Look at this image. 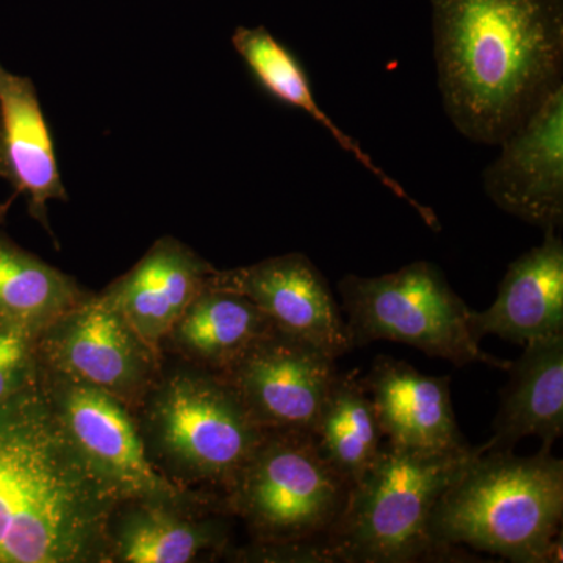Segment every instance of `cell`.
I'll return each instance as SVG.
<instances>
[{"label": "cell", "instance_id": "obj_6", "mask_svg": "<svg viewBox=\"0 0 563 563\" xmlns=\"http://www.w3.org/2000/svg\"><path fill=\"white\" fill-rule=\"evenodd\" d=\"M339 291L354 347L387 340L455 366L509 368L510 362L481 347L472 329L473 310L435 263L418 261L377 277L350 274L339 282Z\"/></svg>", "mask_w": 563, "mask_h": 563}, {"label": "cell", "instance_id": "obj_24", "mask_svg": "<svg viewBox=\"0 0 563 563\" xmlns=\"http://www.w3.org/2000/svg\"><path fill=\"white\" fill-rule=\"evenodd\" d=\"M225 558L233 562H279V563H336L328 537L296 540V542L258 543L229 551Z\"/></svg>", "mask_w": 563, "mask_h": 563}, {"label": "cell", "instance_id": "obj_8", "mask_svg": "<svg viewBox=\"0 0 563 563\" xmlns=\"http://www.w3.org/2000/svg\"><path fill=\"white\" fill-rule=\"evenodd\" d=\"M36 350L41 368L101 388L132 412L163 365L162 352L144 342L99 292L43 329Z\"/></svg>", "mask_w": 563, "mask_h": 563}, {"label": "cell", "instance_id": "obj_12", "mask_svg": "<svg viewBox=\"0 0 563 563\" xmlns=\"http://www.w3.org/2000/svg\"><path fill=\"white\" fill-rule=\"evenodd\" d=\"M207 287L244 296L277 331L313 344L335 361L354 347L328 280L301 252L239 268L214 269Z\"/></svg>", "mask_w": 563, "mask_h": 563}, {"label": "cell", "instance_id": "obj_13", "mask_svg": "<svg viewBox=\"0 0 563 563\" xmlns=\"http://www.w3.org/2000/svg\"><path fill=\"white\" fill-rule=\"evenodd\" d=\"M484 169L485 195L496 207L544 231L563 222V87L498 144Z\"/></svg>", "mask_w": 563, "mask_h": 563}, {"label": "cell", "instance_id": "obj_22", "mask_svg": "<svg viewBox=\"0 0 563 563\" xmlns=\"http://www.w3.org/2000/svg\"><path fill=\"white\" fill-rule=\"evenodd\" d=\"M320 453L351 487L383 450L372 396L357 374H336L313 431Z\"/></svg>", "mask_w": 563, "mask_h": 563}, {"label": "cell", "instance_id": "obj_25", "mask_svg": "<svg viewBox=\"0 0 563 563\" xmlns=\"http://www.w3.org/2000/svg\"><path fill=\"white\" fill-rule=\"evenodd\" d=\"M0 179H7L5 165H3L2 147H0Z\"/></svg>", "mask_w": 563, "mask_h": 563}, {"label": "cell", "instance_id": "obj_18", "mask_svg": "<svg viewBox=\"0 0 563 563\" xmlns=\"http://www.w3.org/2000/svg\"><path fill=\"white\" fill-rule=\"evenodd\" d=\"M495 431L481 453L512 451L526 437H539L540 451L551 453L563 433V333L525 344L510 362Z\"/></svg>", "mask_w": 563, "mask_h": 563}, {"label": "cell", "instance_id": "obj_16", "mask_svg": "<svg viewBox=\"0 0 563 563\" xmlns=\"http://www.w3.org/2000/svg\"><path fill=\"white\" fill-rule=\"evenodd\" d=\"M477 340L495 335L521 344L563 333V242L544 231L543 242L510 263L498 298L484 312H472Z\"/></svg>", "mask_w": 563, "mask_h": 563}, {"label": "cell", "instance_id": "obj_21", "mask_svg": "<svg viewBox=\"0 0 563 563\" xmlns=\"http://www.w3.org/2000/svg\"><path fill=\"white\" fill-rule=\"evenodd\" d=\"M91 292L0 231V322L41 332Z\"/></svg>", "mask_w": 563, "mask_h": 563}, {"label": "cell", "instance_id": "obj_7", "mask_svg": "<svg viewBox=\"0 0 563 563\" xmlns=\"http://www.w3.org/2000/svg\"><path fill=\"white\" fill-rule=\"evenodd\" d=\"M350 490L322 457L313 433L266 431L224 503L252 542H296L328 537Z\"/></svg>", "mask_w": 563, "mask_h": 563}, {"label": "cell", "instance_id": "obj_11", "mask_svg": "<svg viewBox=\"0 0 563 563\" xmlns=\"http://www.w3.org/2000/svg\"><path fill=\"white\" fill-rule=\"evenodd\" d=\"M231 520L214 493L122 499L107 526L106 563L217 561L232 550Z\"/></svg>", "mask_w": 563, "mask_h": 563}, {"label": "cell", "instance_id": "obj_10", "mask_svg": "<svg viewBox=\"0 0 563 563\" xmlns=\"http://www.w3.org/2000/svg\"><path fill=\"white\" fill-rule=\"evenodd\" d=\"M336 374L331 355L274 329L220 376L263 431L313 433Z\"/></svg>", "mask_w": 563, "mask_h": 563}, {"label": "cell", "instance_id": "obj_15", "mask_svg": "<svg viewBox=\"0 0 563 563\" xmlns=\"http://www.w3.org/2000/svg\"><path fill=\"white\" fill-rule=\"evenodd\" d=\"M362 380L388 443L422 453H455L470 446L455 420L450 377L428 376L410 363L379 355Z\"/></svg>", "mask_w": 563, "mask_h": 563}, {"label": "cell", "instance_id": "obj_4", "mask_svg": "<svg viewBox=\"0 0 563 563\" xmlns=\"http://www.w3.org/2000/svg\"><path fill=\"white\" fill-rule=\"evenodd\" d=\"M135 415L144 450L163 477L184 490L221 495L266 431L217 373L174 358Z\"/></svg>", "mask_w": 563, "mask_h": 563}, {"label": "cell", "instance_id": "obj_2", "mask_svg": "<svg viewBox=\"0 0 563 563\" xmlns=\"http://www.w3.org/2000/svg\"><path fill=\"white\" fill-rule=\"evenodd\" d=\"M120 501L70 442L38 379L0 402V563H106Z\"/></svg>", "mask_w": 563, "mask_h": 563}, {"label": "cell", "instance_id": "obj_5", "mask_svg": "<svg viewBox=\"0 0 563 563\" xmlns=\"http://www.w3.org/2000/svg\"><path fill=\"white\" fill-rule=\"evenodd\" d=\"M476 453L477 446L455 453H422L383 444L361 483L351 487L346 506L328 533L336 561H468V554L440 547L431 523L437 503Z\"/></svg>", "mask_w": 563, "mask_h": 563}, {"label": "cell", "instance_id": "obj_23", "mask_svg": "<svg viewBox=\"0 0 563 563\" xmlns=\"http://www.w3.org/2000/svg\"><path fill=\"white\" fill-rule=\"evenodd\" d=\"M38 332L0 322V402L38 379Z\"/></svg>", "mask_w": 563, "mask_h": 563}, {"label": "cell", "instance_id": "obj_1", "mask_svg": "<svg viewBox=\"0 0 563 563\" xmlns=\"http://www.w3.org/2000/svg\"><path fill=\"white\" fill-rule=\"evenodd\" d=\"M443 109L498 146L563 87V0H431Z\"/></svg>", "mask_w": 563, "mask_h": 563}, {"label": "cell", "instance_id": "obj_9", "mask_svg": "<svg viewBox=\"0 0 563 563\" xmlns=\"http://www.w3.org/2000/svg\"><path fill=\"white\" fill-rule=\"evenodd\" d=\"M38 380L63 429L103 483L121 499L168 498L184 490L152 465L135 415L120 399L63 374L41 368Z\"/></svg>", "mask_w": 563, "mask_h": 563}, {"label": "cell", "instance_id": "obj_3", "mask_svg": "<svg viewBox=\"0 0 563 563\" xmlns=\"http://www.w3.org/2000/svg\"><path fill=\"white\" fill-rule=\"evenodd\" d=\"M563 462L551 453H477L437 503L433 540L517 563L562 561Z\"/></svg>", "mask_w": 563, "mask_h": 563}, {"label": "cell", "instance_id": "obj_19", "mask_svg": "<svg viewBox=\"0 0 563 563\" xmlns=\"http://www.w3.org/2000/svg\"><path fill=\"white\" fill-rule=\"evenodd\" d=\"M274 329L273 322L250 299L207 287L163 340L162 354L222 374Z\"/></svg>", "mask_w": 563, "mask_h": 563}, {"label": "cell", "instance_id": "obj_14", "mask_svg": "<svg viewBox=\"0 0 563 563\" xmlns=\"http://www.w3.org/2000/svg\"><path fill=\"white\" fill-rule=\"evenodd\" d=\"M214 266L174 236H162L128 273L99 295L155 351L206 290Z\"/></svg>", "mask_w": 563, "mask_h": 563}, {"label": "cell", "instance_id": "obj_20", "mask_svg": "<svg viewBox=\"0 0 563 563\" xmlns=\"http://www.w3.org/2000/svg\"><path fill=\"white\" fill-rule=\"evenodd\" d=\"M232 44L266 90L276 96L279 101L298 107V109L310 114L314 121L320 122L322 128L335 139L339 146L350 152L363 168L368 169L377 180L383 181V185L395 192L398 198L412 206L429 225H437L435 214L415 201L413 198H410L409 192L404 190L398 181L391 179L383 168H379L369 157V154H366L358 146L357 141L342 131L332 121V118L321 109L320 103L314 99L309 77H307L301 63L296 60L295 55L284 44L274 38L272 33L263 27H240L239 31L233 33Z\"/></svg>", "mask_w": 563, "mask_h": 563}, {"label": "cell", "instance_id": "obj_17", "mask_svg": "<svg viewBox=\"0 0 563 563\" xmlns=\"http://www.w3.org/2000/svg\"><path fill=\"white\" fill-rule=\"evenodd\" d=\"M0 147L7 180L27 201L33 220L51 231L47 202L66 201L54 141L35 85L0 63Z\"/></svg>", "mask_w": 563, "mask_h": 563}]
</instances>
